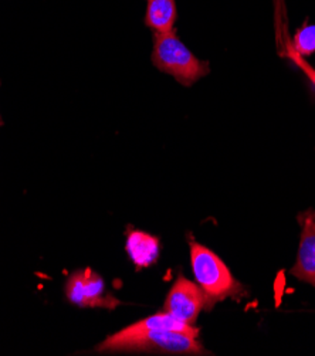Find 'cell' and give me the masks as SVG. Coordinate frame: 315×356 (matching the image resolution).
I'll return each mask as SVG.
<instances>
[{
    "mask_svg": "<svg viewBox=\"0 0 315 356\" xmlns=\"http://www.w3.org/2000/svg\"><path fill=\"white\" fill-rule=\"evenodd\" d=\"M97 352H154L169 355H204L206 350L196 337L161 330H136L129 325L125 330L101 342Z\"/></svg>",
    "mask_w": 315,
    "mask_h": 356,
    "instance_id": "cell-1",
    "label": "cell"
},
{
    "mask_svg": "<svg viewBox=\"0 0 315 356\" xmlns=\"http://www.w3.org/2000/svg\"><path fill=\"white\" fill-rule=\"evenodd\" d=\"M191 264L197 286L206 294L210 307L226 298H241L246 290L233 277L226 264L207 247L189 240Z\"/></svg>",
    "mask_w": 315,
    "mask_h": 356,
    "instance_id": "cell-2",
    "label": "cell"
},
{
    "mask_svg": "<svg viewBox=\"0 0 315 356\" xmlns=\"http://www.w3.org/2000/svg\"><path fill=\"white\" fill-rule=\"evenodd\" d=\"M152 63L185 87L193 86L210 71L209 63L197 58L181 42L175 29L168 33H155Z\"/></svg>",
    "mask_w": 315,
    "mask_h": 356,
    "instance_id": "cell-3",
    "label": "cell"
},
{
    "mask_svg": "<svg viewBox=\"0 0 315 356\" xmlns=\"http://www.w3.org/2000/svg\"><path fill=\"white\" fill-rule=\"evenodd\" d=\"M210 308L212 307L203 290L182 274L175 281L163 304V311L189 325H195L199 314Z\"/></svg>",
    "mask_w": 315,
    "mask_h": 356,
    "instance_id": "cell-4",
    "label": "cell"
},
{
    "mask_svg": "<svg viewBox=\"0 0 315 356\" xmlns=\"http://www.w3.org/2000/svg\"><path fill=\"white\" fill-rule=\"evenodd\" d=\"M104 280L91 270H79L70 275L65 284L67 300L81 308L105 307L114 309L120 301L114 297H104Z\"/></svg>",
    "mask_w": 315,
    "mask_h": 356,
    "instance_id": "cell-5",
    "label": "cell"
},
{
    "mask_svg": "<svg viewBox=\"0 0 315 356\" xmlns=\"http://www.w3.org/2000/svg\"><path fill=\"white\" fill-rule=\"evenodd\" d=\"M297 220L301 226V238L291 274L315 287V209L300 213Z\"/></svg>",
    "mask_w": 315,
    "mask_h": 356,
    "instance_id": "cell-6",
    "label": "cell"
},
{
    "mask_svg": "<svg viewBox=\"0 0 315 356\" xmlns=\"http://www.w3.org/2000/svg\"><path fill=\"white\" fill-rule=\"evenodd\" d=\"M127 253L136 268H147L156 263L159 257V238L141 230L127 232Z\"/></svg>",
    "mask_w": 315,
    "mask_h": 356,
    "instance_id": "cell-7",
    "label": "cell"
},
{
    "mask_svg": "<svg viewBox=\"0 0 315 356\" xmlns=\"http://www.w3.org/2000/svg\"><path fill=\"white\" fill-rule=\"evenodd\" d=\"M177 17V0H147L145 24L155 33H168L173 30Z\"/></svg>",
    "mask_w": 315,
    "mask_h": 356,
    "instance_id": "cell-8",
    "label": "cell"
},
{
    "mask_svg": "<svg viewBox=\"0 0 315 356\" xmlns=\"http://www.w3.org/2000/svg\"><path fill=\"white\" fill-rule=\"evenodd\" d=\"M294 47L301 56L315 53V24L304 23L294 34Z\"/></svg>",
    "mask_w": 315,
    "mask_h": 356,
    "instance_id": "cell-9",
    "label": "cell"
},
{
    "mask_svg": "<svg viewBox=\"0 0 315 356\" xmlns=\"http://www.w3.org/2000/svg\"><path fill=\"white\" fill-rule=\"evenodd\" d=\"M3 125V121H2V115H0V127Z\"/></svg>",
    "mask_w": 315,
    "mask_h": 356,
    "instance_id": "cell-10",
    "label": "cell"
}]
</instances>
